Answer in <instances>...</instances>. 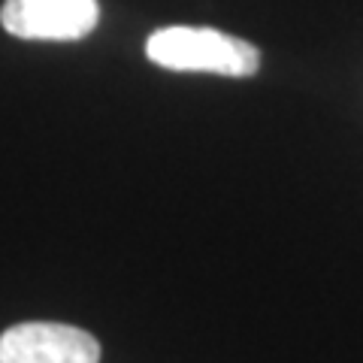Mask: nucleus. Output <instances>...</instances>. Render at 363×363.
I'll return each instance as SVG.
<instances>
[{
  "label": "nucleus",
  "instance_id": "f257e3e1",
  "mask_svg": "<svg viewBox=\"0 0 363 363\" xmlns=\"http://www.w3.org/2000/svg\"><path fill=\"white\" fill-rule=\"evenodd\" d=\"M149 61L176 73H218V76H255L260 52L240 37H227L215 28H161L145 40Z\"/></svg>",
  "mask_w": 363,
  "mask_h": 363
},
{
  "label": "nucleus",
  "instance_id": "f03ea898",
  "mask_svg": "<svg viewBox=\"0 0 363 363\" xmlns=\"http://www.w3.org/2000/svg\"><path fill=\"white\" fill-rule=\"evenodd\" d=\"M100 21L97 0H4L0 25L18 40H82Z\"/></svg>",
  "mask_w": 363,
  "mask_h": 363
},
{
  "label": "nucleus",
  "instance_id": "7ed1b4c3",
  "mask_svg": "<svg viewBox=\"0 0 363 363\" xmlns=\"http://www.w3.org/2000/svg\"><path fill=\"white\" fill-rule=\"evenodd\" d=\"M0 363H100V342L70 324L25 321L0 333Z\"/></svg>",
  "mask_w": 363,
  "mask_h": 363
}]
</instances>
